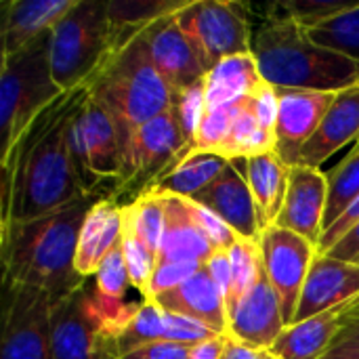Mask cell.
I'll list each match as a JSON object with an SVG mask.
<instances>
[{
  "instance_id": "obj_1",
  "label": "cell",
  "mask_w": 359,
  "mask_h": 359,
  "mask_svg": "<svg viewBox=\"0 0 359 359\" xmlns=\"http://www.w3.org/2000/svg\"><path fill=\"white\" fill-rule=\"evenodd\" d=\"M84 97L86 88L63 93L32 122L13 154L0 162L2 170L13 177L11 225L48 215L84 196L67 143L72 118Z\"/></svg>"
},
{
  "instance_id": "obj_2",
  "label": "cell",
  "mask_w": 359,
  "mask_h": 359,
  "mask_svg": "<svg viewBox=\"0 0 359 359\" xmlns=\"http://www.w3.org/2000/svg\"><path fill=\"white\" fill-rule=\"evenodd\" d=\"M99 198L84 194L48 215L13 223L0 240L2 284L44 290L53 303L80 288L86 278L76 271L78 238Z\"/></svg>"
},
{
  "instance_id": "obj_3",
  "label": "cell",
  "mask_w": 359,
  "mask_h": 359,
  "mask_svg": "<svg viewBox=\"0 0 359 359\" xmlns=\"http://www.w3.org/2000/svg\"><path fill=\"white\" fill-rule=\"evenodd\" d=\"M252 57L273 88L339 93L359 84L358 61L316 44L299 21L271 11L255 32Z\"/></svg>"
},
{
  "instance_id": "obj_4",
  "label": "cell",
  "mask_w": 359,
  "mask_h": 359,
  "mask_svg": "<svg viewBox=\"0 0 359 359\" xmlns=\"http://www.w3.org/2000/svg\"><path fill=\"white\" fill-rule=\"evenodd\" d=\"M84 88L90 99L111 114L120 133L122 154L135 128L164 114L175 103L172 90L154 67L145 34L122 50L111 53Z\"/></svg>"
},
{
  "instance_id": "obj_5",
  "label": "cell",
  "mask_w": 359,
  "mask_h": 359,
  "mask_svg": "<svg viewBox=\"0 0 359 359\" xmlns=\"http://www.w3.org/2000/svg\"><path fill=\"white\" fill-rule=\"evenodd\" d=\"M50 32H44L32 44L15 55L2 57L0 67V130L4 162L32 122L53 103L63 90L57 86L50 72Z\"/></svg>"
},
{
  "instance_id": "obj_6",
  "label": "cell",
  "mask_w": 359,
  "mask_h": 359,
  "mask_svg": "<svg viewBox=\"0 0 359 359\" xmlns=\"http://www.w3.org/2000/svg\"><path fill=\"white\" fill-rule=\"evenodd\" d=\"M107 55V2L78 0L50 29V72L63 93L84 88Z\"/></svg>"
},
{
  "instance_id": "obj_7",
  "label": "cell",
  "mask_w": 359,
  "mask_h": 359,
  "mask_svg": "<svg viewBox=\"0 0 359 359\" xmlns=\"http://www.w3.org/2000/svg\"><path fill=\"white\" fill-rule=\"evenodd\" d=\"M187 143L175 105L135 128L124 145L116 194H133V202L147 194L158 179L185 160Z\"/></svg>"
},
{
  "instance_id": "obj_8",
  "label": "cell",
  "mask_w": 359,
  "mask_h": 359,
  "mask_svg": "<svg viewBox=\"0 0 359 359\" xmlns=\"http://www.w3.org/2000/svg\"><path fill=\"white\" fill-rule=\"evenodd\" d=\"M88 280L53 303V359H122L116 341L118 334L103 316Z\"/></svg>"
},
{
  "instance_id": "obj_9",
  "label": "cell",
  "mask_w": 359,
  "mask_h": 359,
  "mask_svg": "<svg viewBox=\"0 0 359 359\" xmlns=\"http://www.w3.org/2000/svg\"><path fill=\"white\" fill-rule=\"evenodd\" d=\"M177 21L208 72L227 57L252 53L248 13L238 2L191 0L177 13Z\"/></svg>"
},
{
  "instance_id": "obj_10",
  "label": "cell",
  "mask_w": 359,
  "mask_h": 359,
  "mask_svg": "<svg viewBox=\"0 0 359 359\" xmlns=\"http://www.w3.org/2000/svg\"><path fill=\"white\" fill-rule=\"evenodd\" d=\"M48 292L32 286H4L0 359H53Z\"/></svg>"
},
{
  "instance_id": "obj_11",
  "label": "cell",
  "mask_w": 359,
  "mask_h": 359,
  "mask_svg": "<svg viewBox=\"0 0 359 359\" xmlns=\"http://www.w3.org/2000/svg\"><path fill=\"white\" fill-rule=\"evenodd\" d=\"M259 250L267 278L278 294L284 324L292 326L318 248L303 236L271 225L261 233Z\"/></svg>"
},
{
  "instance_id": "obj_12",
  "label": "cell",
  "mask_w": 359,
  "mask_h": 359,
  "mask_svg": "<svg viewBox=\"0 0 359 359\" xmlns=\"http://www.w3.org/2000/svg\"><path fill=\"white\" fill-rule=\"evenodd\" d=\"M278 120H276V154L286 166H297L303 147L320 128L337 93L276 88Z\"/></svg>"
},
{
  "instance_id": "obj_13",
  "label": "cell",
  "mask_w": 359,
  "mask_h": 359,
  "mask_svg": "<svg viewBox=\"0 0 359 359\" xmlns=\"http://www.w3.org/2000/svg\"><path fill=\"white\" fill-rule=\"evenodd\" d=\"M145 38L154 67L158 69L164 84L172 90V95L206 78L208 69L204 67L196 46L181 29L177 15H168L156 21L145 32Z\"/></svg>"
},
{
  "instance_id": "obj_14",
  "label": "cell",
  "mask_w": 359,
  "mask_h": 359,
  "mask_svg": "<svg viewBox=\"0 0 359 359\" xmlns=\"http://www.w3.org/2000/svg\"><path fill=\"white\" fill-rule=\"evenodd\" d=\"M328 179L318 168L292 166L288 191L276 225L303 236L316 248L326 229Z\"/></svg>"
},
{
  "instance_id": "obj_15",
  "label": "cell",
  "mask_w": 359,
  "mask_h": 359,
  "mask_svg": "<svg viewBox=\"0 0 359 359\" xmlns=\"http://www.w3.org/2000/svg\"><path fill=\"white\" fill-rule=\"evenodd\" d=\"M284 316L278 301V294L267 278V271L259 267L257 280L252 288L238 301L233 311L229 313V332L227 337L252 345L271 349V345L278 341V337L284 332Z\"/></svg>"
},
{
  "instance_id": "obj_16",
  "label": "cell",
  "mask_w": 359,
  "mask_h": 359,
  "mask_svg": "<svg viewBox=\"0 0 359 359\" xmlns=\"http://www.w3.org/2000/svg\"><path fill=\"white\" fill-rule=\"evenodd\" d=\"M191 200L215 212L223 223H227L238 233L240 240L259 244L263 229L257 202L252 198L246 177L231 162L208 187H204Z\"/></svg>"
},
{
  "instance_id": "obj_17",
  "label": "cell",
  "mask_w": 359,
  "mask_h": 359,
  "mask_svg": "<svg viewBox=\"0 0 359 359\" xmlns=\"http://www.w3.org/2000/svg\"><path fill=\"white\" fill-rule=\"evenodd\" d=\"M215 334L212 330H208L206 326L164 311L162 307H158L154 301L147 303H139L137 311L133 313V318L128 320V324L120 330L118 334V351L120 358L143 347V345H151V343H179V345H198L204 343Z\"/></svg>"
},
{
  "instance_id": "obj_18",
  "label": "cell",
  "mask_w": 359,
  "mask_h": 359,
  "mask_svg": "<svg viewBox=\"0 0 359 359\" xmlns=\"http://www.w3.org/2000/svg\"><path fill=\"white\" fill-rule=\"evenodd\" d=\"M358 297L359 265L318 252L303 286L294 324L345 305Z\"/></svg>"
},
{
  "instance_id": "obj_19",
  "label": "cell",
  "mask_w": 359,
  "mask_h": 359,
  "mask_svg": "<svg viewBox=\"0 0 359 359\" xmlns=\"http://www.w3.org/2000/svg\"><path fill=\"white\" fill-rule=\"evenodd\" d=\"M359 141V84L337 93L320 128L299 156L297 166H324L337 151Z\"/></svg>"
},
{
  "instance_id": "obj_20",
  "label": "cell",
  "mask_w": 359,
  "mask_h": 359,
  "mask_svg": "<svg viewBox=\"0 0 359 359\" xmlns=\"http://www.w3.org/2000/svg\"><path fill=\"white\" fill-rule=\"evenodd\" d=\"M154 303L164 311L189 318L206 326L219 337H227L229 332V316H227L225 299L219 286L215 284L210 271L206 269V265L187 282H183L179 288L156 297Z\"/></svg>"
},
{
  "instance_id": "obj_21",
  "label": "cell",
  "mask_w": 359,
  "mask_h": 359,
  "mask_svg": "<svg viewBox=\"0 0 359 359\" xmlns=\"http://www.w3.org/2000/svg\"><path fill=\"white\" fill-rule=\"evenodd\" d=\"M122 244V204L116 198L103 196L95 202L84 219L78 238L76 271L82 278H93L103 261Z\"/></svg>"
},
{
  "instance_id": "obj_22",
  "label": "cell",
  "mask_w": 359,
  "mask_h": 359,
  "mask_svg": "<svg viewBox=\"0 0 359 359\" xmlns=\"http://www.w3.org/2000/svg\"><path fill=\"white\" fill-rule=\"evenodd\" d=\"M78 0H11L4 2L2 57L15 55L50 32Z\"/></svg>"
},
{
  "instance_id": "obj_23",
  "label": "cell",
  "mask_w": 359,
  "mask_h": 359,
  "mask_svg": "<svg viewBox=\"0 0 359 359\" xmlns=\"http://www.w3.org/2000/svg\"><path fill=\"white\" fill-rule=\"evenodd\" d=\"M160 198L164 202V236L158 252V265L164 263L206 265L215 255V248L198 229L189 212L187 200L177 196H160Z\"/></svg>"
},
{
  "instance_id": "obj_24",
  "label": "cell",
  "mask_w": 359,
  "mask_h": 359,
  "mask_svg": "<svg viewBox=\"0 0 359 359\" xmlns=\"http://www.w3.org/2000/svg\"><path fill=\"white\" fill-rule=\"evenodd\" d=\"M231 164L246 177L252 198L257 202L261 229L276 225L278 215L284 206L286 191H288V179H290V166H286L276 151L252 156V158H240L231 160Z\"/></svg>"
},
{
  "instance_id": "obj_25",
  "label": "cell",
  "mask_w": 359,
  "mask_h": 359,
  "mask_svg": "<svg viewBox=\"0 0 359 359\" xmlns=\"http://www.w3.org/2000/svg\"><path fill=\"white\" fill-rule=\"evenodd\" d=\"M191 0H111L107 2L109 21V55L122 50L156 21L177 15ZM107 55V57H109Z\"/></svg>"
},
{
  "instance_id": "obj_26",
  "label": "cell",
  "mask_w": 359,
  "mask_h": 359,
  "mask_svg": "<svg viewBox=\"0 0 359 359\" xmlns=\"http://www.w3.org/2000/svg\"><path fill=\"white\" fill-rule=\"evenodd\" d=\"M349 305L351 301L305 322L286 326L278 341L271 345V351L280 359H322L332 339L337 337L341 318L349 309Z\"/></svg>"
},
{
  "instance_id": "obj_27",
  "label": "cell",
  "mask_w": 359,
  "mask_h": 359,
  "mask_svg": "<svg viewBox=\"0 0 359 359\" xmlns=\"http://www.w3.org/2000/svg\"><path fill=\"white\" fill-rule=\"evenodd\" d=\"M84 122H86V139H88L95 175L99 177L103 185L114 183V194H116L120 168H122L120 133L111 114L103 105H99L95 99H90L88 93H86V103H84Z\"/></svg>"
},
{
  "instance_id": "obj_28",
  "label": "cell",
  "mask_w": 359,
  "mask_h": 359,
  "mask_svg": "<svg viewBox=\"0 0 359 359\" xmlns=\"http://www.w3.org/2000/svg\"><path fill=\"white\" fill-rule=\"evenodd\" d=\"M263 84L265 80L259 74L252 53L227 57L221 63H217L204 78L206 109H215L250 97Z\"/></svg>"
},
{
  "instance_id": "obj_29",
  "label": "cell",
  "mask_w": 359,
  "mask_h": 359,
  "mask_svg": "<svg viewBox=\"0 0 359 359\" xmlns=\"http://www.w3.org/2000/svg\"><path fill=\"white\" fill-rule=\"evenodd\" d=\"M229 164L219 154L198 151L181 160L172 170H168L162 179L156 181V185L149 189L160 196H177L191 200L196 194H200L204 187H208Z\"/></svg>"
},
{
  "instance_id": "obj_30",
  "label": "cell",
  "mask_w": 359,
  "mask_h": 359,
  "mask_svg": "<svg viewBox=\"0 0 359 359\" xmlns=\"http://www.w3.org/2000/svg\"><path fill=\"white\" fill-rule=\"evenodd\" d=\"M120 248H122L124 263H126V269H128L130 286L137 288L141 292L143 301H145L149 280H151V276L156 271V265H158V255L137 233L133 217H130L126 204H122V244H120Z\"/></svg>"
},
{
  "instance_id": "obj_31",
  "label": "cell",
  "mask_w": 359,
  "mask_h": 359,
  "mask_svg": "<svg viewBox=\"0 0 359 359\" xmlns=\"http://www.w3.org/2000/svg\"><path fill=\"white\" fill-rule=\"evenodd\" d=\"M326 179H328V208H326V229H328L359 198V141L326 175Z\"/></svg>"
},
{
  "instance_id": "obj_32",
  "label": "cell",
  "mask_w": 359,
  "mask_h": 359,
  "mask_svg": "<svg viewBox=\"0 0 359 359\" xmlns=\"http://www.w3.org/2000/svg\"><path fill=\"white\" fill-rule=\"evenodd\" d=\"M309 38L359 63V4L307 29Z\"/></svg>"
},
{
  "instance_id": "obj_33",
  "label": "cell",
  "mask_w": 359,
  "mask_h": 359,
  "mask_svg": "<svg viewBox=\"0 0 359 359\" xmlns=\"http://www.w3.org/2000/svg\"><path fill=\"white\" fill-rule=\"evenodd\" d=\"M246 99L248 97H244V99H240L236 103H229V105L206 109L200 124H198L196 139H194V145H191V154L208 151V154H219L221 156V151H223V147H225V143L229 139L231 126H233L238 114L242 111Z\"/></svg>"
},
{
  "instance_id": "obj_34",
  "label": "cell",
  "mask_w": 359,
  "mask_h": 359,
  "mask_svg": "<svg viewBox=\"0 0 359 359\" xmlns=\"http://www.w3.org/2000/svg\"><path fill=\"white\" fill-rule=\"evenodd\" d=\"M128 212L133 217L135 229L141 240L158 255L164 236V202L158 194L147 191L139 196L135 202H126Z\"/></svg>"
},
{
  "instance_id": "obj_35",
  "label": "cell",
  "mask_w": 359,
  "mask_h": 359,
  "mask_svg": "<svg viewBox=\"0 0 359 359\" xmlns=\"http://www.w3.org/2000/svg\"><path fill=\"white\" fill-rule=\"evenodd\" d=\"M358 4V0H280L271 6V13L290 17L299 21L305 29H309Z\"/></svg>"
},
{
  "instance_id": "obj_36",
  "label": "cell",
  "mask_w": 359,
  "mask_h": 359,
  "mask_svg": "<svg viewBox=\"0 0 359 359\" xmlns=\"http://www.w3.org/2000/svg\"><path fill=\"white\" fill-rule=\"evenodd\" d=\"M229 261H231V271H233V303L227 311V316L233 311L238 301L252 288L259 267H261V250L257 242H246L238 240L229 250Z\"/></svg>"
},
{
  "instance_id": "obj_37",
  "label": "cell",
  "mask_w": 359,
  "mask_h": 359,
  "mask_svg": "<svg viewBox=\"0 0 359 359\" xmlns=\"http://www.w3.org/2000/svg\"><path fill=\"white\" fill-rule=\"evenodd\" d=\"M175 111L179 116V124H181V130H183V137H185V143H187V151H185V158L191 154V145H194V139H196V130H198V124L206 111V95H204V80L181 90V93H175Z\"/></svg>"
},
{
  "instance_id": "obj_38",
  "label": "cell",
  "mask_w": 359,
  "mask_h": 359,
  "mask_svg": "<svg viewBox=\"0 0 359 359\" xmlns=\"http://www.w3.org/2000/svg\"><path fill=\"white\" fill-rule=\"evenodd\" d=\"M322 359H359V297L343 313L337 337Z\"/></svg>"
},
{
  "instance_id": "obj_39",
  "label": "cell",
  "mask_w": 359,
  "mask_h": 359,
  "mask_svg": "<svg viewBox=\"0 0 359 359\" xmlns=\"http://www.w3.org/2000/svg\"><path fill=\"white\" fill-rule=\"evenodd\" d=\"M187 200V198H185ZM187 206H189V212L198 225V229L204 233V238L210 242V246L215 248V252H227L240 238L238 233L227 225L223 223L215 212H210L208 208L196 204L194 200H187Z\"/></svg>"
},
{
  "instance_id": "obj_40",
  "label": "cell",
  "mask_w": 359,
  "mask_h": 359,
  "mask_svg": "<svg viewBox=\"0 0 359 359\" xmlns=\"http://www.w3.org/2000/svg\"><path fill=\"white\" fill-rule=\"evenodd\" d=\"M204 265L200 263H164V265H156V271L149 280V288H147V303H151L156 297L170 292L175 288H179L183 282H187L191 276H196Z\"/></svg>"
},
{
  "instance_id": "obj_41",
  "label": "cell",
  "mask_w": 359,
  "mask_h": 359,
  "mask_svg": "<svg viewBox=\"0 0 359 359\" xmlns=\"http://www.w3.org/2000/svg\"><path fill=\"white\" fill-rule=\"evenodd\" d=\"M206 269L210 271L215 284L219 286V290L225 299L227 311H229V307L233 303V271H231L229 255L227 252H215L210 257V261L206 263Z\"/></svg>"
},
{
  "instance_id": "obj_42",
  "label": "cell",
  "mask_w": 359,
  "mask_h": 359,
  "mask_svg": "<svg viewBox=\"0 0 359 359\" xmlns=\"http://www.w3.org/2000/svg\"><path fill=\"white\" fill-rule=\"evenodd\" d=\"M359 223V198L345 210V215L337 221V223H332L326 231H324V236H322V240H320V246H318V252L320 255H326L343 236H347L355 225Z\"/></svg>"
},
{
  "instance_id": "obj_43",
  "label": "cell",
  "mask_w": 359,
  "mask_h": 359,
  "mask_svg": "<svg viewBox=\"0 0 359 359\" xmlns=\"http://www.w3.org/2000/svg\"><path fill=\"white\" fill-rule=\"evenodd\" d=\"M194 345H179V343H151L143 345L122 359H191Z\"/></svg>"
},
{
  "instance_id": "obj_44",
  "label": "cell",
  "mask_w": 359,
  "mask_h": 359,
  "mask_svg": "<svg viewBox=\"0 0 359 359\" xmlns=\"http://www.w3.org/2000/svg\"><path fill=\"white\" fill-rule=\"evenodd\" d=\"M221 359H280L271 349L263 347H252L246 343H240L231 337H225V347H223V358Z\"/></svg>"
},
{
  "instance_id": "obj_45",
  "label": "cell",
  "mask_w": 359,
  "mask_h": 359,
  "mask_svg": "<svg viewBox=\"0 0 359 359\" xmlns=\"http://www.w3.org/2000/svg\"><path fill=\"white\" fill-rule=\"evenodd\" d=\"M326 255L328 257H334L339 261H345V263L359 265V223L347 236H343Z\"/></svg>"
},
{
  "instance_id": "obj_46",
  "label": "cell",
  "mask_w": 359,
  "mask_h": 359,
  "mask_svg": "<svg viewBox=\"0 0 359 359\" xmlns=\"http://www.w3.org/2000/svg\"><path fill=\"white\" fill-rule=\"evenodd\" d=\"M223 347H225V337H212L191 347V359H221Z\"/></svg>"
}]
</instances>
